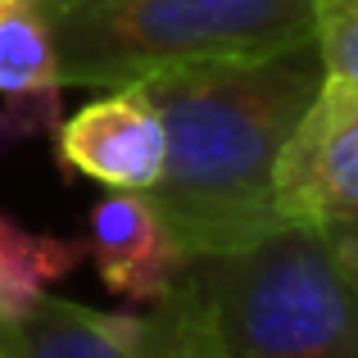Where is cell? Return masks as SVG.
I'll return each instance as SVG.
<instances>
[{"mask_svg": "<svg viewBox=\"0 0 358 358\" xmlns=\"http://www.w3.org/2000/svg\"><path fill=\"white\" fill-rule=\"evenodd\" d=\"M331 241H336V254H341V263H345V272L354 277V286H358V222H331Z\"/></svg>", "mask_w": 358, "mask_h": 358, "instance_id": "8fae6325", "label": "cell"}, {"mask_svg": "<svg viewBox=\"0 0 358 358\" xmlns=\"http://www.w3.org/2000/svg\"><path fill=\"white\" fill-rule=\"evenodd\" d=\"M87 259V241L27 231L23 222L0 213V322H14L41 295H50L55 281L78 272Z\"/></svg>", "mask_w": 358, "mask_h": 358, "instance_id": "9c48e42d", "label": "cell"}, {"mask_svg": "<svg viewBox=\"0 0 358 358\" xmlns=\"http://www.w3.org/2000/svg\"><path fill=\"white\" fill-rule=\"evenodd\" d=\"M313 41L327 78L358 87V0H322L313 23Z\"/></svg>", "mask_w": 358, "mask_h": 358, "instance_id": "30bf717a", "label": "cell"}, {"mask_svg": "<svg viewBox=\"0 0 358 358\" xmlns=\"http://www.w3.org/2000/svg\"><path fill=\"white\" fill-rule=\"evenodd\" d=\"M317 41L254 59H204L141 78L164 122V173L145 195L186 254H218L277 231V164L322 91Z\"/></svg>", "mask_w": 358, "mask_h": 358, "instance_id": "6da1fadb", "label": "cell"}, {"mask_svg": "<svg viewBox=\"0 0 358 358\" xmlns=\"http://www.w3.org/2000/svg\"><path fill=\"white\" fill-rule=\"evenodd\" d=\"M55 159L59 168L109 191L150 195L164 173V122L150 96L131 82L114 87L82 105L55 127Z\"/></svg>", "mask_w": 358, "mask_h": 358, "instance_id": "8992f818", "label": "cell"}, {"mask_svg": "<svg viewBox=\"0 0 358 358\" xmlns=\"http://www.w3.org/2000/svg\"><path fill=\"white\" fill-rule=\"evenodd\" d=\"M0 358H5V354H0Z\"/></svg>", "mask_w": 358, "mask_h": 358, "instance_id": "7c38bea8", "label": "cell"}, {"mask_svg": "<svg viewBox=\"0 0 358 358\" xmlns=\"http://www.w3.org/2000/svg\"><path fill=\"white\" fill-rule=\"evenodd\" d=\"M64 122V82L36 0H0V155L18 141L55 136Z\"/></svg>", "mask_w": 358, "mask_h": 358, "instance_id": "ba28073f", "label": "cell"}, {"mask_svg": "<svg viewBox=\"0 0 358 358\" xmlns=\"http://www.w3.org/2000/svg\"><path fill=\"white\" fill-rule=\"evenodd\" d=\"M159 308L200 358H358V286L313 222L191 254Z\"/></svg>", "mask_w": 358, "mask_h": 358, "instance_id": "7a4b0ae2", "label": "cell"}, {"mask_svg": "<svg viewBox=\"0 0 358 358\" xmlns=\"http://www.w3.org/2000/svg\"><path fill=\"white\" fill-rule=\"evenodd\" d=\"M59 82L114 91L164 69L308 41L322 0H36Z\"/></svg>", "mask_w": 358, "mask_h": 358, "instance_id": "3957f363", "label": "cell"}, {"mask_svg": "<svg viewBox=\"0 0 358 358\" xmlns=\"http://www.w3.org/2000/svg\"><path fill=\"white\" fill-rule=\"evenodd\" d=\"M286 222H358V87L327 78L277 164Z\"/></svg>", "mask_w": 358, "mask_h": 358, "instance_id": "277c9868", "label": "cell"}, {"mask_svg": "<svg viewBox=\"0 0 358 358\" xmlns=\"http://www.w3.org/2000/svg\"><path fill=\"white\" fill-rule=\"evenodd\" d=\"M87 259L118 299L150 308L173 290L191 254L173 241L145 195L109 191L87 213Z\"/></svg>", "mask_w": 358, "mask_h": 358, "instance_id": "52a82bcc", "label": "cell"}, {"mask_svg": "<svg viewBox=\"0 0 358 358\" xmlns=\"http://www.w3.org/2000/svg\"><path fill=\"white\" fill-rule=\"evenodd\" d=\"M5 358H200L159 304L145 313H100L41 295L23 317L0 322Z\"/></svg>", "mask_w": 358, "mask_h": 358, "instance_id": "5b68a950", "label": "cell"}]
</instances>
